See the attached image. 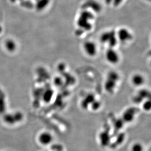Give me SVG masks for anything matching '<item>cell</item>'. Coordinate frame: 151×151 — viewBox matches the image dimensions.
I'll return each mask as SVG.
<instances>
[{
    "label": "cell",
    "instance_id": "cell-1",
    "mask_svg": "<svg viewBox=\"0 0 151 151\" xmlns=\"http://www.w3.org/2000/svg\"><path fill=\"white\" fill-rule=\"evenodd\" d=\"M93 18V15L90 12L87 11L82 12L77 22L78 25L80 28L81 27L86 30H90L92 28V26L88 22V21Z\"/></svg>",
    "mask_w": 151,
    "mask_h": 151
},
{
    "label": "cell",
    "instance_id": "cell-2",
    "mask_svg": "<svg viewBox=\"0 0 151 151\" xmlns=\"http://www.w3.org/2000/svg\"><path fill=\"white\" fill-rule=\"evenodd\" d=\"M118 79L119 77L116 73L112 71L109 73L108 75L106 83L105 84V89L108 92L111 93L115 90Z\"/></svg>",
    "mask_w": 151,
    "mask_h": 151
},
{
    "label": "cell",
    "instance_id": "cell-3",
    "mask_svg": "<svg viewBox=\"0 0 151 151\" xmlns=\"http://www.w3.org/2000/svg\"><path fill=\"white\" fill-rule=\"evenodd\" d=\"M101 41L104 43H108L110 47H115L117 43L116 34L113 31L105 32L101 36Z\"/></svg>",
    "mask_w": 151,
    "mask_h": 151
},
{
    "label": "cell",
    "instance_id": "cell-4",
    "mask_svg": "<svg viewBox=\"0 0 151 151\" xmlns=\"http://www.w3.org/2000/svg\"><path fill=\"white\" fill-rule=\"evenodd\" d=\"M53 140V136L48 131L41 132L38 137V141L43 146H48Z\"/></svg>",
    "mask_w": 151,
    "mask_h": 151
},
{
    "label": "cell",
    "instance_id": "cell-5",
    "mask_svg": "<svg viewBox=\"0 0 151 151\" xmlns=\"http://www.w3.org/2000/svg\"><path fill=\"white\" fill-rule=\"evenodd\" d=\"M106 59L108 62L113 65L118 64L119 61V56L118 52L113 48H109L106 52Z\"/></svg>",
    "mask_w": 151,
    "mask_h": 151
},
{
    "label": "cell",
    "instance_id": "cell-6",
    "mask_svg": "<svg viewBox=\"0 0 151 151\" xmlns=\"http://www.w3.org/2000/svg\"><path fill=\"white\" fill-rule=\"evenodd\" d=\"M83 48L86 53L90 56H94L97 52V48L95 43L92 41H87L85 43Z\"/></svg>",
    "mask_w": 151,
    "mask_h": 151
},
{
    "label": "cell",
    "instance_id": "cell-7",
    "mask_svg": "<svg viewBox=\"0 0 151 151\" xmlns=\"http://www.w3.org/2000/svg\"><path fill=\"white\" fill-rule=\"evenodd\" d=\"M118 39L123 42L130 41L132 38V35L130 32L125 28L119 29L118 32Z\"/></svg>",
    "mask_w": 151,
    "mask_h": 151
},
{
    "label": "cell",
    "instance_id": "cell-8",
    "mask_svg": "<svg viewBox=\"0 0 151 151\" xmlns=\"http://www.w3.org/2000/svg\"><path fill=\"white\" fill-rule=\"evenodd\" d=\"M131 82L134 86L139 87L144 84L145 83V79L142 75L140 73H137L132 76Z\"/></svg>",
    "mask_w": 151,
    "mask_h": 151
},
{
    "label": "cell",
    "instance_id": "cell-9",
    "mask_svg": "<svg viewBox=\"0 0 151 151\" xmlns=\"http://www.w3.org/2000/svg\"><path fill=\"white\" fill-rule=\"evenodd\" d=\"M136 111L135 109H128L124 113L123 115V119L124 121L130 122L132 121L135 118Z\"/></svg>",
    "mask_w": 151,
    "mask_h": 151
},
{
    "label": "cell",
    "instance_id": "cell-10",
    "mask_svg": "<svg viewBox=\"0 0 151 151\" xmlns=\"http://www.w3.org/2000/svg\"><path fill=\"white\" fill-rule=\"evenodd\" d=\"M142 144L140 142H135L131 147V151H143Z\"/></svg>",
    "mask_w": 151,
    "mask_h": 151
},
{
    "label": "cell",
    "instance_id": "cell-11",
    "mask_svg": "<svg viewBox=\"0 0 151 151\" xmlns=\"http://www.w3.org/2000/svg\"><path fill=\"white\" fill-rule=\"evenodd\" d=\"M52 95H53V93L51 90H47V92H46L44 95L45 101H50L51 99L52 98Z\"/></svg>",
    "mask_w": 151,
    "mask_h": 151
},
{
    "label": "cell",
    "instance_id": "cell-12",
    "mask_svg": "<svg viewBox=\"0 0 151 151\" xmlns=\"http://www.w3.org/2000/svg\"><path fill=\"white\" fill-rule=\"evenodd\" d=\"M143 108L146 111H148V110H150V108H151V102H150V100L146 101L144 102V104L143 105Z\"/></svg>",
    "mask_w": 151,
    "mask_h": 151
}]
</instances>
